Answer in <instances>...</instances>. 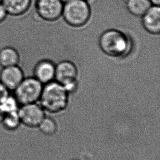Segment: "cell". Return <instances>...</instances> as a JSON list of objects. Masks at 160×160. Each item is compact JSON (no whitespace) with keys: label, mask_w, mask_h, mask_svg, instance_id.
Segmentation results:
<instances>
[{"label":"cell","mask_w":160,"mask_h":160,"mask_svg":"<svg viewBox=\"0 0 160 160\" xmlns=\"http://www.w3.org/2000/svg\"><path fill=\"white\" fill-rule=\"evenodd\" d=\"M25 77L23 70L18 65L3 67L0 72V82L9 91H14Z\"/></svg>","instance_id":"cell-8"},{"label":"cell","mask_w":160,"mask_h":160,"mask_svg":"<svg viewBox=\"0 0 160 160\" xmlns=\"http://www.w3.org/2000/svg\"><path fill=\"white\" fill-rule=\"evenodd\" d=\"M3 0H0V3H2Z\"/></svg>","instance_id":"cell-22"},{"label":"cell","mask_w":160,"mask_h":160,"mask_svg":"<svg viewBox=\"0 0 160 160\" xmlns=\"http://www.w3.org/2000/svg\"><path fill=\"white\" fill-rule=\"evenodd\" d=\"M78 69L69 61H63L55 67V79L56 82L64 87L69 93L76 90L77 86Z\"/></svg>","instance_id":"cell-5"},{"label":"cell","mask_w":160,"mask_h":160,"mask_svg":"<svg viewBox=\"0 0 160 160\" xmlns=\"http://www.w3.org/2000/svg\"><path fill=\"white\" fill-rule=\"evenodd\" d=\"M8 15L2 3H0V24L4 22Z\"/></svg>","instance_id":"cell-17"},{"label":"cell","mask_w":160,"mask_h":160,"mask_svg":"<svg viewBox=\"0 0 160 160\" xmlns=\"http://www.w3.org/2000/svg\"><path fill=\"white\" fill-rule=\"evenodd\" d=\"M152 5L160 6V0H149Z\"/></svg>","instance_id":"cell-19"},{"label":"cell","mask_w":160,"mask_h":160,"mask_svg":"<svg viewBox=\"0 0 160 160\" xmlns=\"http://www.w3.org/2000/svg\"><path fill=\"white\" fill-rule=\"evenodd\" d=\"M2 3L8 15L20 17L30 9L32 0H3Z\"/></svg>","instance_id":"cell-11"},{"label":"cell","mask_w":160,"mask_h":160,"mask_svg":"<svg viewBox=\"0 0 160 160\" xmlns=\"http://www.w3.org/2000/svg\"><path fill=\"white\" fill-rule=\"evenodd\" d=\"M4 115V114L1 112V110H0V123H1V121H2Z\"/></svg>","instance_id":"cell-20"},{"label":"cell","mask_w":160,"mask_h":160,"mask_svg":"<svg viewBox=\"0 0 160 160\" xmlns=\"http://www.w3.org/2000/svg\"><path fill=\"white\" fill-rule=\"evenodd\" d=\"M43 85L33 77H25L13 91L15 98L21 105L37 103L39 101Z\"/></svg>","instance_id":"cell-4"},{"label":"cell","mask_w":160,"mask_h":160,"mask_svg":"<svg viewBox=\"0 0 160 160\" xmlns=\"http://www.w3.org/2000/svg\"><path fill=\"white\" fill-rule=\"evenodd\" d=\"M20 104L13 95L8 94L0 101V110L4 114L17 112Z\"/></svg>","instance_id":"cell-14"},{"label":"cell","mask_w":160,"mask_h":160,"mask_svg":"<svg viewBox=\"0 0 160 160\" xmlns=\"http://www.w3.org/2000/svg\"><path fill=\"white\" fill-rule=\"evenodd\" d=\"M20 57L17 50L12 47H6L0 50V66L3 67L18 65Z\"/></svg>","instance_id":"cell-12"},{"label":"cell","mask_w":160,"mask_h":160,"mask_svg":"<svg viewBox=\"0 0 160 160\" xmlns=\"http://www.w3.org/2000/svg\"><path fill=\"white\" fill-rule=\"evenodd\" d=\"M1 123L6 130L9 131L17 130L22 124L18 112L4 114Z\"/></svg>","instance_id":"cell-15"},{"label":"cell","mask_w":160,"mask_h":160,"mask_svg":"<svg viewBox=\"0 0 160 160\" xmlns=\"http://www.w3.org/2000/svg\"><path fill=\"white\" fill-rule=\"evenodd\" d=\"M142 23L147 32L158 35L160 32V6L152 5L142 17Z\"/></svg>","instance_id":"cell-10"},{"label":"cell","mask_w":160,"mask_h":160,"mask_svg":"<svg viewBox=\"0 0 160 160\" xmlns=\"http://www.w3.org/2000/svg\"><path fill=\"white\" fill-rule=\"evenodd\" d=\"M91 14V8L86 0H69L63 4L62 15L70 26H84L89 22Z\"/></svg>","instance_id":"cell-3"},{"label":"cell","mask_w":160,"mask_h":160,"mask_svg":"<svg viewBox=\"0 0 160 160\" xmlns=\"http://www.w3.org/2000/svg\"><path fill=\"white\" fill-rule=\"evenodd\" d=\"M86 1H88V0H86Z\"/></svg>","instance_id":"cell-23"},{"label":"cell","mask_w":160,"mask_h":160,"mask_svg":"<svg viewBox=\"0 0 160 160\" xmlns=\"http://www.w3.org/2000/svg\"><path fill=\"white\" fill-rule=\"evenodd\" d=\"M55 67L56 66L52 61H39L34 67L33 77L43 85L52 82L55 79Z\"/></svg>","instance_id":"cell-9"},{"label":"cell","mask_w":160,"mask_h":160,"mask_svg":"<svg viewBox=\"0 0 160 160\" xmlns=\"http://www.w3.org/2000/svg\"><path fill=\"white\" fill-rule=\"evenodd\" d=\"M38 128H39L40 131L44 134L52 136L56 132L57 125L53 119L45 117Z\"/></svg>","instance_id":"cell-16"},{"label":"cell","mask_w":160,"mask_h":160,"mask_svg":"<svg viewBox=\"0 0 160 160\" xmlns=\"http://www.w3.org/2000/svg\"><path fill=\"white\" fill-rule=\"evenodd\" d=\"M62 2L63 3H65L66 2H68V1H69V0H61Z\"/></svg>","instance_id":"cell-21"},{"label":"cell","mask_w":160,"mask_h":160,"mask_svg":"<svg viewBox=\"0 0 160 160\" xmlns=\"http://www.w3.org/2000/svg\"><path fill=\"white\" fill-rule=\"evenodd\" d=\"M68 101V92L62 85L52 81L44 86L39 99L44 110L58 113L65 110Z\"/></svg>","instance_id":"cell-2"},{"label":"cell","mask_w":160,"mask_h":160,"mask_svg":"<svg viewBox=\"0 0 160 160\" xmlns=\"http://www.w3.org/2000/svg\"><path fill=\"white\" fill-rule=\"evenodd\" d=\"M18 113L22 124L29 128H38L46 117L43 108L37 103L20 106Z\"/></svg>","instance_id":"cell-6"},{"label":"cell","mask_w":160,"mask_h":160,"mask_svg":"<svg viewBox=\"0 0 160 160\" xmlns=\"http://www.w3.org/2000/svg\"><path fill=\"white\" fill-rule=\"evenodd\" d=\"M126 8L132 15L142 17L152 6L149 0H127Z\"/></svg>","instance_id":"cell-13"},{"label":"cell","mask_w":160,"mask_h":160,"mask_svg":"<svg viewBox=\"0 0 160 160\" xmlns=\"http://www.w3.org/2000/svg\"><path fill=\"white\" fill-rule=\"evenodd\" d=\"M63 4L61 0H36L35 10L41 19L54 22L62 15Z\"/></svg>","instance_id":"cell-7"},{"label":"cell","mask_w":160,"mask_h":160,"mask_svg":"<svg viewBox=\"0 0 160 160\" xmlns=\"http://www.w3.org/2000/svg\"><path fill=\"white\" fill-rule=\"evenodd\" d=\"M9 94V91L0 82V101Z\"/></svg>","instance_id":"cell-18"},{"label":"cell","mask_w":160,"mask_h":160,"mask_svg":"<svg viewBox=\"0 0 160 160\" xmlns=\"http://www.w3.org/2000/svg\"><path fill=\"white\" fill-rule=\"evenodd\" d=\"M98 43L104 54L116 58H123L128 55L133 47L130 37L115 29L104 31L100 37Z\"/></svg>","instance_id":"cell-1"}]
</instances>
